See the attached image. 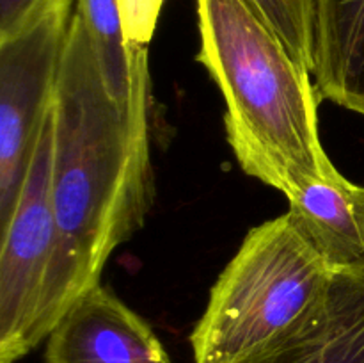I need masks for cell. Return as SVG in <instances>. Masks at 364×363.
<instances>
[{
    "instance_id": "obj_1",
    "label": "cell",
    "mask_w": 364,
    "mask_h": 363,
    "mask_svg": "<svg viewBox=\"0 0 364 363\" xmlns=\"http://www.w3.org/2000/svg\"><path fill=\"white\" fill-rule=\"evenodd\" d=\"M148 100V46L135 50L134 103L124 110L107 89L75 9L53 102L57 242L39 317L41 342L82 294L100 285L110 255L144 224L155 192Z\"/></svg>"
},
{
    "instance_id": "obj_2",
    "label": "cell",
    "mask_w": 364,
    "mask_h": 363,
    "mask_svg": "<svg viewBox=\"0 0 364 363\" xmlns=\"http://www.w3.org/2000/svg\"><path fill=\"white\" fill-rule=\"evenodd\" d=\"M198 60L226 102L228 142L242 171L288 199L336 173L320 142L318 93L251 0H196Z\"/></svg>"
},
{
    "instance_id": "obj_3",
    "label": "cell",
    "mask_w": 364,
    "mask_h": 363,
    "mask_svg": "<svg viewBox=\"0 0 364 363\" xmlns=\"http://www.w3.org/2000/svg\"><path fill=\"white\" fill-rule=\"evenodd\" d=\"M334 270L290 210L245 235L191 335L194 363H244L311 326Z\"/></svg>"
},
{
    "instance_id": "obj_4",
    "label": "cell",
    "mask_w": 364,
    "mask_h": 363,
    "mask_svg": "<svg viewBox=\"0 0 364 363\" xmlns=\"http://www.w3.org/2000/svg\"><path fill=\"white\" fill-rule=\"evenodd\" d=\"M77 0H45L34 16L0 39V231L7 226L31 167Z\"/></svg>"
},
{
    "instance_id": "obj_5",
    "label": "cell",
    "mask_w": 364,
    "mask_h": 363,
    "mask_svg": "<svg viewBox=\"0 0 364 363\" xmlns=\"http://www.w3.org/2000/svg\"><path fill=\"white\" fill-rule=\"evenodd\" d=\"M55 110L50 109L16 209L0 231V363L41 344L38 327L57 242L53 212Z\"/></svg>"
},
{
    "instance_id": "obj_6",
    "label": "cell",
    "mask_w": 364,
    "mask_h": 363,
    "mask_svg": "<svg viewBox=\"0 0 364 363\" xmlns=\"http://www.w3.org/2000/svg\"><path fill=\"white\" fill-rule=\"evenodd\" d=\"M46 340L45 363H173L151 326L102 285L82 294Z\"/></svg>"
},
{
    "instance_id": "obj_7",
    "label": "cell",
    "mask_w": 364,
    "mask_h": 363,
    "mask_svg": "<svg viewBox=\"0 0 364 363\" xmlns=\"http://www.w3.org/2000/svg\"><path fill=\"white\" fill-rule=\"evenodd\" d=\"M244 363H364V263L334 270L326 308L311 326Z\"/></svg>"
},
{
    "instance_id": "obj_8",
    "label": "cell",
    "mask_w": 364,
    "mask_h": 363,
    "mask_svg": "<svg viewBox=\"0 0 364 363\" xmlns=\"http://www.w3.org/2000/svg\"><path fill=\"white\" fill-rule=\"evenodd\" d=\"M290 214L333 270L364 263V187L340 171L291 196Z\"/></svg>"
},
{
    "instance_id": "obj_9",
    "label": "cell",
    "mask_w": 364,
    "mask_h": 363,
    "mask_svg": "<svg viewBox=\"0 0 364 363\" xmlns=\"http://www.w3.org/2000/svg\"><path fill=\"white\" fill-rule=\"evenodd\" d=\"M315 88L364 116V0H315Z\"/></svg>"
},
{
    "instance_id": "obj_10",
    "label": "cell",
    "mask_w": 364,
    "mask_h": 363,
    "mask_svg": "<svg viewBox=\"0 0 364 363\" xmlns=\"http://www.w3.org/2000/svg\"><path fill=\"white\" fill-rule=\"evenodd\" d=\"M75 9L95 46L107 89L124 110H130L134 103V57L139 45L127 41L119 2L77 0Z\"/></svg>"
},
{
    "instance_id": "obj_11",
    "label": "cell",
    "mask_w": 364,
    "mask_h": 363,
    "mask_svg": "<svg viewBox=\"0 0 364 363\" xmlns=\"http://www.w3.org/2000/svg\"><path fill=\"white\" fill-rule=\"evenodd\" d=\"M288 52L309 73L315 70V0H251Z\"/></svg>"
},
{
    "instance_id": "obj_12",
    "label": "cell",
    "mask_w": 364,
    "mask_h": 363,
    "mask_svg": "<svg viewBox=\"0 0 364 363\" xmlns=\"http://www.w3.org/2000/svg\"><path fill=\"white\" fill-rule=\"evenodd\" d=\"M124 36L130 45L148 46L166 0H117Z\"/></svg>"
},
{
    "instance_id": "obj_13",
    "label": "cell",
    "mask_w": 364,
    "mask_h": 363,
    "mask_svg": "<svg viewBox=\"0 0 364 363\" xmlns=\"http://www.w3.org/2000/svg\"><path fill=\"white\" fill-rule=\"evenodd\" d=\"M45 0H0V39L20 31Z\"/></svg>"
}]
</instances>
